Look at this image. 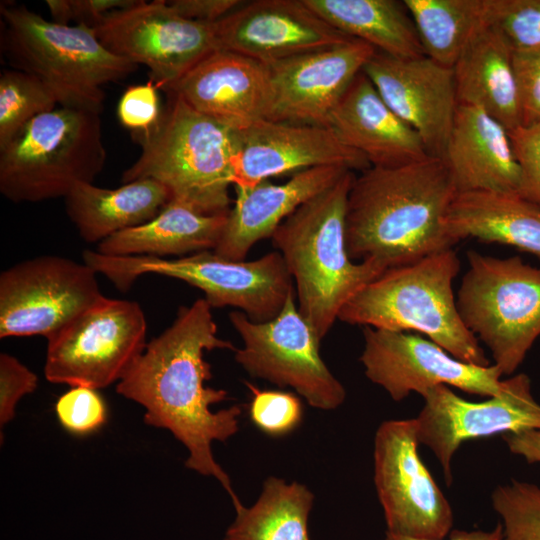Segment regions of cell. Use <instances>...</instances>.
<instances>
[{
	"instance_id": "6da1fadb",
	"label": "cell",
	"mask_w": 540,
	"mask_h": 540,
	"mask_svg": "<svg viewBox=\"0 0 540 540\" xmlns=\"http://www.w3.org/2000/svg\"><path fill=\"white\" fill-rule=\"evenodd\" d=\"M214 349L236 350L217 335L212 307L199 298L181 307L173 323L147 343L116 391L145 409L146 424L170 431L188 451L186 467L214 477L236 510L243 505L215 460L212 443L224 442L239 431L242 408L211 410V405L228 399L226 390L206 386L212 372L204 353Z\"/></svg>"
},
{
	"instance_id": "7a4b0ae2",
	"label": "cell",
	"mask_w": 540,
	"mask_h": 540,
	"mask_svg": "<svg viewBox=\"0 0 540 540\" xmlns=\"http://www.w3.org/2000/svg\"><path fill=\"white\" fill-rule=\"evenodd\" d=\"M457 194L441 158L398 167H369L354 177L345 240L352 260L386 269L419 261L456 245L445 217Z\"/></svg>"
},
{
	"instance_id": "3957f363",
	"label": "cell",
	"mask_w": 540,
	"mask_h": 540,
	"mask_svg": "<svg viewBox=\"0 0 540 540\" xmlns=\"http://www.w3.org/2000/svg\"><path fill=\"white\" fill-rule=\"evenodd\" d=\"M355 173L302 204L276 229L274 247L293 279L298 310L322 339L343 306L385 270L378 262H354L346 248L347 200Z\"/></svg>"
},
{
	"instance_id": "277c9868",
	"label": "cell",
	"mask_w": 540,
	"mask_h": 540,
	"mask_svg": "<svg viewBox=\"0 0 540 540\" xmlns=\"http://www.w3.org/2000/svg\"><path fill=\"white\" fill-rule=\"evenodd\" d=\"M159 123L133 135L142 147L122 174L123 183L149 178L162 183L171 201L204 214L230 210L229 187L240 149V131L225 126L167 92Z\"/></svg>"
},
{
	"instance_id": "5b68a950",
	"label": "cell",
	"mask_w": 540,
	"mask_h": 540,
	"mask_svg": "<svg viewBox=\"0 0 540 540\" xmlns=\"http://www.w3.org/2000/svg\"><path fill=\"white\" fill-rule=\"evenodd\" d=\"M459 270L453 248L389 268L343 306L338 320L425 335L462 361L489 366L490 360L457 309L453 281Z\"/></svg>"
},
{
	"instance_id": "8992f818",
	"label": "cell",
	"mask_w": 540,
	"mask_h": 540,
	"mask_svg": "<svg viewBox=\"0 0 540 540\" xmlns=\"http://www.w3.org/2000/svg\"><path fill=\"white\" fill-rule=\"evenodd\" d=\"M0 14L6 62L40 79L60 106L101 113L102 87L138 68L109 51L85 25L48 21L23 5L1 4Z\"/></svg>"
},
{
	"instance_id": "52a82bcc",
	"label": "cell",
	"mask_w": 540,
	"mask_h": 540,
	"mask_svg": "<svg viewBox=\"0 0 540 540\" xmlns=\"http://www.w3.org/2000/svg\"><path fill=\"white\" fill-rule=\"evenodd\" d=\"M100 112L56 107L28 122L0 149V192L8 200L65 198L93 183L106 162Z\"/></svg>"
},
{
	"instance_id": "ba28073f",
	"label": "cell",
	"mask_w": 540,
	"mask_h": 540,
	"mask_svg": "<svg viewBox=\"0 0 540 540\" xmlns=\"http://www.w3.org/2000/svg\"><path fill=\"white\" fill-rule=\"evenodd\" d=\"M82 258L121 291H127L142 275H162L200 289L212 308L234 307L257 323L275 318L295 292L293 279L278 251L251 261L225 259L213 250L174 259L107 256L85 250Z\"/></svg>"
},
{
	"instance_id": "9c48e42d",
	"label": "cell",
	"mask_w": 540,
	"mask_h": 540,
	"mask_svg": "<svg viewBox=\"0 0 540 540\" xmlns=\"http://www.w3.org/2000/svg\"><path fill=\"white\" fill-rule=\"evenodd\" d=\"M467 261L456 296L459 315L502 375H512L540 336V268L519 256L475 250L467 252Z\"/></svg>"
},
{
	"instance_id": "30bf717a",
	"label": "cell",
	"mask_w": 540,
	"mask_h": 540,
	"mask_svg": "<svg viewBox=\"0 0 540 540\" xmlns=\"http://www.w3.org/2000/svg\"><path fill=\"white\" fill-rule=\"evenodd\" d=\"M146 332L137 302L104 296L47 339L45 377L97 390L118 383L143 353Z\"/></svg>"
},
{
	"instance_id": "8fae6325",
	"label": "cell",
	"mask_w": 540,
	"mask_h": 540,
	"mask_svg": "<svg viewBox=\"0 0 540 540\" xmlns=\"http://www.w3.org/2000/svg\"><path fill=\"white\" fill-rule=\"evenodd\" d=\"M243 346L235 361L254 378L290 387L313 408L330 411L346 399L343 384L320 355V342L298 310L292 293L272 320L253 322L243 312L229 313Z\"/></svg>"
},
{
	"instance_id": "7c38bea8",
	"label": "cell",
	"mask_w": 540,
	"mask_h": 540,
	"mask_svg": "<svg viewBox=\"0 0 540 540\" xmlns=\"http://www.w3.org/2000/svg\"><path fill=\"white\" fill-rule=\"evenodd\" d=\"M415 419L382 422L374 437V484L386 532L443 540L450 534L451 505L418 452Z\"/></svg>"
},
{
	"instance_id": "4fadbf2b",
	"label": "cell",
	"mask_w": 540,
	"mask_h": 540,
	"mask_svg": "<svg viewBox=\"0 0 540 540\" xmlns=\"http://www.w3.org/2000/svg\"><path fill=\"white\" fill-rule=\"evenodd\" d=\"M97 273L57 255L20 261L0 274V338L48 339L100 300Z\"/></svg>"
},
{
	"instance_id": "5bb4252c",
	"label": "cell",
	"mask_w": 540,
	"mask_h": 540,
	"mask_svg": "<svg viewBox=\"0 0 540 540\" xmlns=\"http://www.w3.org/2000/svg\"><path fill=\"white\" fill-rule=\"evenodd\" d=\"M94 30L109 51L149 68L164 91L218 49L215 23L184 18L164 0H138L108 14Z\"/></svg>"
},
{
	"instance_id": "9a60e30c",
	"label": "cell",
	"mask_w": 540,
	"mask_h": 540,
	"mask_svg": "<svg viewBox=\"0 0 540 540\" xmlns=\"http://www.w3.org/2000/svg\"><path fill=\"white\" fill-rule=\"evenodd\" d=\"M363 338L359 360L365 376L396 402L438 385L483 397L499 395L506 388L507 381L495 364L462 361L420 334L366 326Z\"/></svg>"
},
{
	"instance_id": "2e32d148",
	"label": "cell",
	"mask_w": 540,
	"mask_h": 540,
	"mask_svg": "<svg viewBox=\"0 0 540 540\" xmlns=\"http://www.w3.org/2000/svg\"><path fill=\"white\" fill-rule=\"evenodd\" d=\"M502 393L480 402L467 401L450 387L438 385L421 396L424 405L415 419L420 444L439 461L446 483L452 481V459L462 443L495 434L540 429V404L529 377L506 379Z\"/></svg>"
},
{
	"instance_id": "e0dca14e",
	"label": "cell",
	"mask_w": 540,
	"mask_h": 540,
	"mask_svg": "<svg viewBox=\"0 0 540 540\" xmlns=\"http://www.w3.org/2000/svg\"><path fill=\"white\" fill-rule=\"evenodd\" d=\"M218 49L267 65L348 42L304 0H252L215 23Z\"/></svg>"
},
{
	"instance_id": "ac0fdd59",
	"label": "cell",
	"mask_w": 540,
	"mask_h": 540,
	"mask_svg": "<svg viewBox=\"0 0 540 540\" xmlns=\"http://www.w3.org/2000/svg\"><path fill=\"white\" fill-rule=\"evenodd\" d=\"M387 105L442 158L458 106L453 68L426 55L400 58L376 51L363 68Z\"/></svg>"
},
{
	"instance_id": "d6986e66",
	"label": "cell",
	"mask_w": 540,
	"mask_h": 540,
	"mask_svg": "<svg viewBox=\"0 0 540 540\" xmlns=\"http://www.w3.org/2000/svg\"><path fill=\"white\" fill-rule=\"evenodd\" d=\"M375 52L351 39L269 64L273 104L267 120L328 126L332 111Z\"/></svg>"
},
{
	"instance_id": "ffe728a7",
	"label": "cell",
	"mask_w": 540,
	"mask_h": 540,
	"mask_svg": "<svg viewBox=\"0 0 540 540\" xmlns=\"http://www.w3.org/2000/svg\"><path fill=\"white\" fill-rule=\"evenodd\" d=\"M320 166L353 172L371 167L328 126L264 119L240 131L233 185L251 187L273 176Z\"/></svg>"
},
{
	"instance_id": "44dd1931",
	"label": "cell",
	"mask_w": 540,
	"mask_h": 540,
	"mask_svg": "<svg viewBox=\"0 0 540 540\" xmlns=\"http://www.w3.org/2000/svg\"><path fill=\"white\" fill-rule=\"evenodd\" d=\"M165 92L238 131L268 119L273 104L269 66L224 49L210 53Z\"/></svg>"
},
{
	"instance_id": "7402d4cb",
	"label": "cell",
	"mask_w": 540,
	"mask_h": 540,
	"mask_svg": "<svg viewBox=\"0 0 540 540\" xmlns=\"http://www.w3.org/2000/svg\"><path fill=\"white\" fill-rule=\"evenodd\" d=\"M347 170L320 166L294 173L282 184L263 180L251 187H236V200L218 245L222 258L242 261L260 240L271 238L278 226L302 204L335 184Z\"/></svg>"
},
{
	"instance_id": "603a6c76",
	"label": "cell",
	"mask_w": 540,
	"mask_h": 540,
	"mask_svg": "<svg viewBox=\"0 0 540 540\" xmlns=\"http://www.w3.org/2000/svg\"><path fill=\"white\" fill-rule=\"evenodd\" d=\"M328 127L373 167H398L430 156L418 133L387 105L363 71L332 111Z\"/></svg>"
},
{
	"instance_id": "cb8c5ba5",
	"label": "cell",
	"mask_w": 540,
	"mask_h": 540,
	"mask_svg": "<svg viewBox=\"0 0 540 540\" xmlns=\"http://www.w3.org/2000/svg\"><path fill=\"white\" fill-rule=\"evenodd\" d=\"M457 193H517L520 170L508 131L479 107L458 104L441 158Z\"/></svg>"
},
{
	"instance_id": "d4e9b609",
	"label": "cell",
	"mask_w": 540,
	"mask_h": 540,
	"mask_svg": "<svg viewBox=\"0 0 540 540\" xmlns=\"http://www.w3.org/2000/svg\"><path fill=\"white\" fill-rule=\"evenodd\" d=\"M453 72L458 104L481 108L508 132L522 124L513 51L495 26L474 36Z\"/></svg>"
},
{
	"instance_id": "484cf974",
	"label": "cell",
	"mask_w": 540,
	"mask_h": 540,
	"mask_svg": "<svg viewBox=\"0 0 540 540\" xmlns=\"http://www.w3.org/2000/svg\"><path fill=\"white\" fill-rule=\"evenodd\" d=\"M444 223L456 243L466 238L498 243L540 260V206L517 193H457Z\"/></svg>"
},
{
	"instance_id": "4316f807",
	"label": "cell",
	"mask_w": 540,
	"mask_h": 540,
	"mask_svg": "<svg viewBox=\"0 0 540 540\" xmlns=\"http://www.w3.org/2000/svg\"><path fill=\"white\" fill-rule=\"evenodd\" d=\"M171 201L162 183L137 179L115 189L79 183L64 198L65 211L80 237L98 244L155 218Z\"/></svg>"
},
{
	"instance_id": "83f0119b",
	"label": "cell",
	"mask_w": 540,
	"mask_h": 540,
	"mask_svg": "<svg viewBox=\"0 0 540 540\" xmlns=\"http://www.w3.org/2000/svg\"><path fill=\"white\" fill-rule=\"evenodd\" d=\"M227 214H204L170 201L149 222L100 242L97 251L107 256L165 258L214 250L225 228Z\"/></svg>"
},
{
	"instance_id": "f1b7e54d",
	"label": "cell",
	"mask_w": 540,
	"mask_h": 540,
	"mask_svg": "<svg viewBox=\"0 0 540 540\" xmlns=\"http://www.w3.org/2000/svg\"><path fill=\"white\" fill-rule=\"evenodd\" d=\"M323 20L376 51L400 58L425 55L404 1L304 0Z\"/></svg>"
},
{
	"instance_id": "f546056e",
	"label": "cell",
	"mask_w": 540,
	"mask_h": 540,
	"mask_svg": "<svg viewBox=\"0 0 540 540\" xmlns=\"http://www.w3.org/2000/svg\"><path fill=\"white\" fill-rule=\"evenodd\" d=\"M314 494L304 484L269 476L258 499L236 511L223 540H310Z\"/></svg>"
},
{
	"instance_id": "4dcf8cb0",
	"label": "cell",
	"mask_w": 540,
	"mask_h": 540,
	"mask_svg": "<svg viewBox=\"0 0 540 540\" xmlns=\"http://www.w3.org/2000/svg\"><path fill=\"white\" fill-rule=\"evenodd\" d=\"M424 53L453 68L474 36L490 23V0H403Z\"/></svg>"
},
{
	"instance_id": "1f68e13d",
	"label": "cell",
	"mask_w": 540,
	"mask_h": 540,
	"mask_svg": "<svg viewBox=\"0 0 540 540\" xmlns=\"http://www.w3.org/2000/svg\"><path fill=\"white\" fill-rule=\"evenodd\" d=\"M51 90L32 74L5 69L0 75V149L36 116L56 108Z\"/></svg>"
},
{
	"instance_id": "d6a6232c",
	"label": "cell",
	"mask_w": 540,
	"mask_h": 540,
	"mask_svg": "<svg viewBox=\"0 0 540 540\" xmlns=\"http://www.w3.org/2000/svg\"><path fill=\"white\" fill-rule=\"evenodd\" d=\"M492 506L501 518L504 540H540V487L512 480L497 486Z\"/></svg>"
},
{
	"instance_id": "836d02e7",
	"label": "cell",
	"mask_w": 540,
	"mask_h": 540,
	"mask_svg": "<svg viewBox=\"0 0 540 540\" xmlns=\"http://www.w3.org/2000/svg\"><path fill=\"white\" fill-rule=\"evenodd\" d=\"M251 392L249 416L252 423L263 433L280 437L295 430L303 418L300 399L291 392L261 390L245 382Z\"/></svg>"
},
{
	"instance_id": "e575fe53",
	"label": "cell",
	"mask_w": 540,
	"mask_h": 540,
	"mask_svg": "<svg viewBox=\"0 0 540 540\" xmlns=\"http://www.w3.org/2000/svg\"><path fill=\"white\" fill-rule=\"evenodd\" d=\"M490 23L512 49L540 45V0H490Z\"/></svg>"
},
{
	"instance_id": "d590c367",
	"label": "cell",
	"mask_w": 540,
	"mask_h": 540,
	"mask_svg": "<svg viewBox=\"0 0 540 540\" xmlns=\"http://www.w3.org/2000/svg\"><path fill=\"white\" fill-rule=\"evenodd\" d=\"M61 426L74 435H88L99 430L107 420V408L97 389L74 386L61 395L55 405Z\"/></svg>"
},
{
	"instance_id": "8d00e7d4",
	"label": "cell",
	"mask_w": 540,
	"mask_h": 540,
	"mask_svg": "<svg viewBox=\"0 0 540 540\" xmlns=\"http://www.w3.org/2000/svg\"><path fill=\"white\" fill-rule=\"evenodd\" d=\"M158 89L150 78L144 84L128 87L122 94L117 105V116L133 135L148 133L159 123L163 110Z\"/></svg>"
},
{
	"instance_id": "74e56055",
	"label": "cell",
	"mask_w": 540,
	"mask_h": 540,
	"mask_svg": "<svg viewBox=\"0 0 540 540\" xmlns=\"http://www.w3.org/2000/svg\"><path fill=\"white\" fill-rule=\"evenodd\" d=\"M508 133L520 170L518 194L540 206V123L521 124Z\"/></svg>"
},
{
	"instance_id": "f35d334b",
	"label": "cell",
	"mask_w": 540,
	"mask_h": 540,
	"mask_svg": "<svg viewBox=\"0 0 540 540\" xmlns=\"http://www.w3.org/2000/svg\"><path fill=\"white\" fill-rule=\"evenodd\" d=\"M512 51L522 124L540 123V45Z\"/></svg>"
},
{
	"instance_id": "ab89813d",
	"label": "cell",
	"mask_w": 540,
	"mask_h": 540,
	"mask_svg": "<svg viewBox=\"0 0 540 540\" xmlns=\"http://www.w3.org/2000/svg\"><path fill=\"white\" fill-rule=\"evenodd\" d=\"M38 377L14 356L0 354V426L15 416L19 400L35 391Z\"/></svg>"
},
{
	"instance_id": "60d3db41",
	"label": "cell",
	"mask_w": 540,
	"mask_h": 540,
	"mask_svg": "<svg viewBox=\"0 0 540 540\" xmlns=\"http://www.w3.org/2000/svg\"><path fill=\"white\" fill-rule=\"evenodd\" d=\"M138 0H47L45 1L52 21L70 25L77 24L95 29L113 11L130 7Z\"/></svg>"
},
{
	"instance_id": "b9f144b4",
	"label": "cell",
	"mask_w": 540,
	"mask_h": 540,
	"mask_svg": "<svg viewBox=\"0 0 540 540\" xmlns=\"http://www.w3.org/2000/svg\"><path fill=\"white\" fill-rule=\"evenodd\" d=\"M244 1L242 0H172L169 6L180 16L199 22L216 23Z\"/></svg>"
},
{
	"instance_id": "7bdbcfd3",
	"label": "cell",
	"mask_w": 540,
	"mask_h": 540,
	"mask_svg": "<svg viewBox=\"0 0 540 540\" xmlns=\"http://www.w3.org/2000/svg\"><path fill=\"white\" fill-rule=\"evenodd\" d=\"M510 452L523 457L527 463H540V429H523L502 434Z\"/></svg>"
},
{
	"instance_id": "ee69618b",
	"label": "cell",
	"mask_w": 540,
	"mask_h": 540,
	"mask_svg": "<svg viewBox=\"0 0 540 540\" xmlns=\"http://www.w3.org/2000/svg\"><path fill=\"white\" fill-rule=\"evenodd\" d=\"M448 536H449L448 540H504L503 528H502L501 523H498L495 528L489 531L452 530ZM385 540H426V539H415V538L395 535V534L386 532Z\"/></svg>"
}]
</instances>
